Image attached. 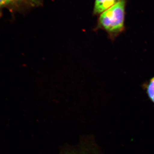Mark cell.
<instances>
[{
    "instance_id": "obj_1",
    "label": "cell",
    "mask_w": 154,
    "mask_h": 154,
    "mask_svg": "<svg viewBox=\"0 0 154 154\" xmlns=\"http://www.w3.org/2000/svg\"><path fill=\"white\" fill-rule=\"evenodd\" d=\"M126 5V0H120L100 15L99 28L105 30L113 39L124 31Z\"/></svg>"
},
{
    "instance_id": "obj_2",
    "label": "cell",
    "mask_w": 154,
    "mask_h": 154,
    "mask_svg": "<svg viewBox=\"0 0 154 154\" xmlns=\"http://www.w3.org/2000/svg\"><path fill=\"white\" fill-rule=\"evenodd\" d=\"M120 0H95L94 14L100 15L118 3Z\"/></svg>"
},
{
    "instance_id": "obj_3",
    "label": "cell",
    "mask_w": 154,
    "mask_h": 154,
    "mask_svg": "<svg viewBox=\"0 0 154 154\" xmlns=\"http://www.w3.org/2000/svg\"><path fill=\"white\" fill-rule=\"evenodd\" d=\"M146 92L149 98L154 103V77L150 80L147 85Z\"/></svg>"
},
{
    "instance_id": "obj_4",
    "label": "cell",
    "mask_w": 154,
    "mask_h": 154,
    "mask_svg": "<svg viewBox=\"0 0 154 154\" xmlns=\"http://www.w3.org/2000/svg\"><path fill=\"white\" fill-rule=\"evenodd\" d=\"M21 0H0V8H7L15 5Z\"/></svg>"
}]
</instances>
